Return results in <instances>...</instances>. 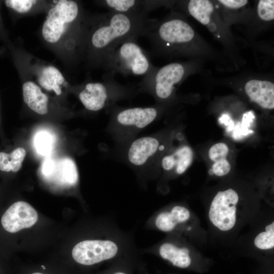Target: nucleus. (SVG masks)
<instances>
[{
	"label": "nucleus",
	"mask_w": 274,
	"mask_h": 274,
	"mask_svg": "<svg viewBox=\"0 0 274 274\" xmlns=\"http://www.w3.org/2000/svg\"><path fill=\"white\" fill-rule=\"evenodd\" d=\"M79 88V98L88 111L97 112L106 107L111 101L125 95L131 87L124 86L115 80V77L104 74L102 81H87Z\"/></svg>",
	"instance_id": "obj_5"
},
{
	"label": "nucleus",
	"mask_w": 274,
	"mask_h": 274,
	"mask_svg": "<svg viewBox=\"0 0 274 274\" xmlns=\"http://www.w3.org/2000/svg\"><path fill=\"white\" fill-rule=\"evenodd\" d=\"M39 173L45 182L58 188L74 186L79 180L76 164L68 157L45 159L40 168Z\"/></svg>",
	"instance_id": "obj_7"
},
{
	"label": "nucleus",
	"mask_w": 274,
	"mask_h": 274,
	"mask_svg": "<svg viewBox=\"0 0 274 274\" xmlns=\"http://www.w3.org/2000/svg\"><path fill=\"white\" fill-rule=\"evenodd\" d=\"M157 115L158 111L155 107L129 108L119 111L116 118L122 125L143 128L152 122Z\"/></svg>",
	"instance_id": "obj_12"
},
{
	"label": "nucleus",
	"mask_w": 274,
	"mask_h": 274,
	"mask_svg": "<svg viewBox=\"0 0 274 274\" xmlns=\"http://www.w3.org/2000/svg\"><path fill=\"white\" fill-rule=\"evenodd\" d=\"M245 91L250 99L264 109L274 108V84L265 80L253 79L245 86Z\"/></svg>",
	"instance_id": "obj_14"
},
{
	"label": "nucleus",
	"mask_w": 274,
	"mask_h": 274,
	"mask_svg": "<svg viewBox=\"0 0 274 274\" xmlns=\"http://www.w3.org/2000/svg\"><path fill=\"white\" fill-rule=\"evenodd\" d=\"M190 217V213L187 208L176 206L170 212L160 213L156 219L155 224L159 230L168 232L173 230L177 224L187 221Z\"/></svg>",
	"instance_id": "obj_17"
},
{
	"label": "nucleus",
	"mask_w": 274,
	"mask_h": 274,
	"mask_svg": "<svg viewBox=\"0 0 274 274\" xmlns=\"http://www.w3.org/2000/svg\"><path fill=\"white\" fill-rule=\"evenodd\" d=\"M118 247L109 240H85L78 243L72 250V256L78 263L90 265L114 257Z\"/></svg>",
	"instance_id": "obj_9"
},
{
	"label": "nucleus",
	"mask_w": 274,
	"mask_h": 274,
	"mask_svg": "<svg viewBox=\"0 0 274 274\" xmlns=\"http://www.w3.org/2000/svg\"><path fill=\"white\" fill-rule=\"evenodd\" d=\"M20 56L21 73L33 80L42 89L60 96L69 85L63 74L54 65L22 49Z\"/></svg>",
	"instance_id": "obj_4"
},
{
	"label": "nucleus",
	"mask_w": 274,
	"mask_h": 274,
	"mask_svg": "<svg viewBox=\"0 0 274 274\" xmlns=\"http://www.w3.org/2000/svg\"><path fill=\"white\" fill-rule=\"evenodd\" d=\"M54 139L52 134L46 131L37 132L34 138V144L37 152L44 156L49 154L53 149Z\"/></svg>",
	"instance_id": "obj_22"
},
{
	"label": "nucleus",
	"mask_w": 274,
	"mask_h": 274,
	"mask_svg": "<svg viewBox=\"0 0 274 274\" xmlns=\"http://www.w3.org/2000/svg\"><path fill=\"white\" fill-rule=\"evenodd\" d=\"M139 37H131L114 49L102 68L104 74L113 77L116 74L144 77L150 71L154 66L148 52L138 43Z\"/></svg>",
	"instance_id": "obj_3"
},
{
	"label": "nucleus",
	"mask_w": 274,
	"mask_h": 274,
	"mask_svg": "<svg viewBox=\"0 0 274 274\" xmlns=\"http://www.w3.org/2000/svg\"><path fill=\"white\" fill-rule=\"evenodd\" d=\"M229 149L224 143H219L213 145L209 151V156L214 162L226 159Z\"/></svg>",
	"instance_id": "obj_25"
},
{
	"label": "nucleus",
	"mask_w": 274,
	"mask_h": 274,
	"mask_svg": "<svg viewBox=\"0 0 274 274\" xmlns=\"http://www.w3.org/2000/svg\"><path fill=\"white\" fill-rule=\"evenodd\" d=\"M190 14L203 25H208L214 11V6L210 1L191 0L188 4Z\"/></svg>",
	"instance_id": "obj_21"
},
{
	"label": "nucleus",
	"mask_w": 274,
	"mask_h": 274,
	"mask_svg": "<svg viewBox=\"0 0 274 274\" xmlns=\"http://www.w3.org/2000/svg\"><path fill=\"white\" fill-rule=\"evenodd\" d=\"M41 266H42V267H43V268L44 269H45V266H43V265H42Z\"/></svg>",
	"instance_id": "obj_30"
},
{
	"label": "nucleus",
	"mask_w": 274,
	"mask_h": 274,
	"mask_svg": "<svg viewBox=\"0 0 274 274\" xmlns=\"http://www.w3.org/2000/svg\"><path fill=\"white\" fill-rule=\"evenodd\" d=\"M32 274H43V273H40V272H35V273H33Z\"/></svg>",
	"instance_id": "obj_29"
},
{
	"label": "nucleus",
	"mask_w": 274,
	"mask_h": 274,
	"mask_svg": "<svg viewBox=\"0 0 274 274\" xmlns=\"http://www.w3.org/2000/svg\"><path fill=\"white\" fill-rule=\"evenodd\" d=\"M114 274H126V273L122 272H117L115 273Z\"/></svg>",
	"instance_id": "obj_28"
},
{
	"label": "nucleus",
	"mask_w": 274,
	"mask_h": 274,
	"mask_svg": "<svg viewBox=\"0 0 274 274\" xmlns=\"http://www.w3.org/2000/svg\"><path fill=\"white\" fill-rule=\"evenodd\" d=\"M254 245L261 250H268L274 247V222L265 227V231L259 233L255 238Z\"/></svg>",
	"instance_id": "obj_23"
},
{
	"label": "nucleus",
	"mask_w": 274,
	"mask_h": 274,
	"mask_svg": "<svg viewBox=\"0 0 274 274\" xmlns=\"http://www.w3.org/2000/svg\"><path fill=\"white\" fill-rule=\"evenodd\" d=\"M159 149L158 140L151 136H144L135 140L128 151V158L131 163L137 166L145 164Z\"/></svg>",
	"instance_id": "obj_15"
},
{
	"label": "nucleus",
	"mask_w": 274,
	"mask_h": 274,
	"mask_svg": "<svg viewBox=\"0 0 274 274\" xmlns=\"http://www.w3.org/2000/svg\"><path fill=\"white\" fill-rule=\"evenodd\" d=\"M38 219L36 210L28 203L23 201L12 204L3 214L1 222L7 232L14 233L35 224Z\"/></svg>",
	"instance_id": "obj_10"
},
{
	"label": "nucleus",
	"mask_w": 274,
	"mask_h": 274,
	"mask_svg": "<svg viewBox=\"0 0 274 274\" xmlns=\"http://www.w3.org/2000/svg\"><path fill=\"white\" fill-rule=\"evenodd\" d=\"M148 14L108 11L88 14L84 61L91 68H102L114 49L133 36H142L150 19Z\"/></svg>",
	"instance_id": "obj_2"
},
{
	"label": "nucleus",
	"mask_w": 274,
	"mask_h": 274,
	"mask_svg": "<svg viewBox=\"0 0 274 274\" xmlns=\"http://www.w3.org/2000/svg\"><path fill=\"white\" fill-rule=\"evenodd\" d=\"M189 252L186 248H179L170 243H164L159 248V254L163 259L180 268H186L190 265Z\"/></svg>",
	"instance_id": "obj_18"
},
{
	"label": "nucleus",
	"mask_w": 274,
	"mask_h": 274,
	"mask_svg": "<svg viewBox=\"0 0 274 274\" xmlns=\"http://www.w3.org/2000/svg\"><path fill=\"white\" fill-rule=\"evenodd\" d=\"M192 157L193 152L191 148L184 146L177 149L173 154L165 156L162 159V166L166 170H170L175 167L176 173L181 175L190 165Z\"/></svg>",
	"instance_id": "obj_16"
},
{
	"label": "nucleus",
	"mask_w": 274,
	"mask_h": 274,
	"mask_svg": "<svg viewBox=\"0 0 274 274\" xmlns=\"http://www.w3.org/2000/svg\"><path fill=\"white\" fill-rule=\"evenodd\" d=\"M185 73V67L180 63H170L159 68L153 66L143 77L140 88L152 92L159 99H166L172 95L175 85L182 81Z\"/></svg>",
	"instance_id": "obj_6"
},
{
	"label": "nucleus",
	"mask_w": 274,
	"mask_h": 274,
	"mask_svg": "<svg viewBox=\"0 0 274 274\" xmlns=\"http://www.w3.org/2000/svg\"><path fill=\"white\" fill-rule=\"evenodd\" d=\"M96 3L108 9L109 12L122 14H149L151 11L157 7L158 2L141 0H103Z\"/></svg>",
	"instance_id": "obj_13"
},
{
	"label": "nucleus",
	"mask_w": 274,
	"mask_h": 274,
	"mask_svg": "<svg viewBox=\"0 0 274 274\" xmlns=\"http://www.w3.org/2000/svg\"><path fill=\"white\" fill-rule=\"evenodd\" d=\"M51 1L38 0H6V6L17 14L23 16L35 14L48 10Z\"/></svg>",
	"instance_id": "obj_19"
},
{
	"label": "nucleus",
	"mask_w": 274,
	"mask_h": 274,
	"mask_svg": "<svg viewBox=\"0 0 274 274\" xmlns=\"http://www.w3.org/2000/svg\"><path fill=\"white\" fill-rule=\"evenodd\" d=\"M23 99L27 106L35 113L46 115L49 110V98L43 90L31 78L21 73Z\"/></svg>",
	"instance_id": "obj_11"
},
{
	"label": "nucleus",
	"mask_w": 274,
	"mask_h": 274,
	"mask_svg": "<svg viewBox=\"0 0 274 274\" xmlns=\"http://www.w3.org/2000/svg\"><path fill=\"white\" fill-rule=\"evenodd\" d=\"M88 14L79 1H52L41 27L43 42L70 67L84 61Z\"/></svg>",
	"instance_id": "obj_1"
},
{
	"label": "nucleus",
	"mask_w": 274,
	"mask_h": 274,
	"mask_svg": "<svg viewBox=\"0 0 274 274\" xmlns=\"http://www.w3.org/2000/svg\"><path fill=\"white\" fill-rule=\"evenodd\" d=\"M257 12L259 17L265 21L274 19V1L260 0L258 4Z\"/></svg>",
	"instance_id": "obj_24"
},
{
	"label": "nucleus",
	"mask_w": 274,
	"mask_h": 274,
	"mask_svg": "<svg viewBox=\"0 0 274 274\" xmlns=\"http://www.w3.org/2000/svg\"><path fill=\"white\" fill-rule=\"evenodd\" d=\"M209 174L211 175H212L214 174L213 171V170L212 169V168L210 169L209 170Z\"/></svg>",
	"instance_id": "obj_27"
},
{
	"label": "nucleus",
	"mask_w": 274,
	"mask_h": 274,
	"mask_svg": "<svg viewBox=\"0 0 274 274\" xmlns=\"http://www.w3.org/2000/svg\"><path fill=\"white\" fill-rule=\"evenodd\" d=\"M239 200L237 193L232 189L219 191L214 197L209 212L212 223L219 230L227 231L235 225L236 204Z\"/></svg>",
	"instance_id": "obj_8"
},
{
	"label": "nucleus",
	"mask_w": 274,
	"mask_h": 274,
	"mask_svg": "<svg viewBox=\"0 0 274 274\" xmlns=\"http://www.w3.org/2000/svg\"><path fill=\"white\" fill-rule=\"evenodd\" d=\"M219 2L226 7L238 9L245 6L248 2L247 0H220Z\"/></svg>",
	"instance_id": "obj_26"
},
{
	"label": "nucleus",
	"mask_w": 274,
	"mask_h": 274,
	"mask_svg": "<svg viewBox=\"0 0 274 274\" xmlns=\"http://www.w3.org/2000/svg\"><path fill=\"white\" fill-rule=\"evenodd\" d=\"M26 154L22 147H18L8 152L0 151V171L3 173H16L22 167Z\"/></svg>",
	"instance_id": "obj_20"
}]
</instances>
